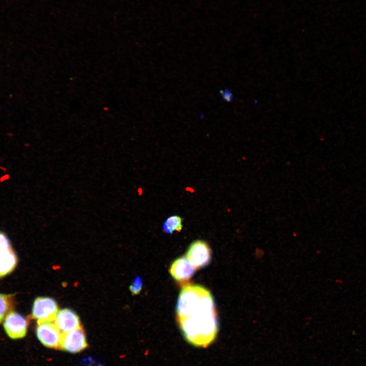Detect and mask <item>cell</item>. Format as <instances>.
Returning <instances> with one entry per match:
<instances>
[{"label": "cell", "instance_id": "cell-5", "mask_svg": "<svg viewBox=\"0 0 366 366\" xmlns=\"http://www.w3.org/2000/svg\"><path fill=\"white\" fill-rule=\"evenodd\" d=\"M88 345L82 327L62 333L59 349L75 353L85 349Z\"/></svg>", "mask_w": 366, "mask_h": 366}, {"label": "cell", "instance_id": "cell-3", "mask_svg": "<svg viewBox=\"0 0 366 366\" xmlns=\"http://www.w3.org/2000/svg\"><path fill=\"white\" fill-rule=\"evenodd\" d=\"M186 258L193 264L195 269L207 265L211 260V250L208 245L203 240H197L189 247Z\"/></svg>", "mask_w": 366, "mask_h": 366}, {"label": "cell", "instance_id": "cell-9", "mask_svg": "<svg viewBox=\"0 0 366 366\" xmlns=\"http://www.w3.org/2000/svg\"><path fill=\"white\" fill-rule=\"evenodd\" d=\"M17 263V256L12 249L0 254V278L10 273Z\"/></svg>", "mask_w": 366, "mask_h": 366}, {"label": "cell", "instance_id": "cell-11", "mask_svg": "<svg viewBox=\"0 0 366 366\" xmlns=\"http://www.w3.org/2000/svg\"><path fill=\"white\" fill-rule=\"evenodd\" d=\"M14 307L13 295L0 294V323Z\"/></svg>", "mask_w": 366, "mask_h": 366}, {"label": "cell", "instance_id": "cell-4", "mask_svg": "<svg viewBox=\"0 0 366 366\" xmlns=\"http://www.w3.org/2000/svg\"><path fill=\"white\" fill-rule=\"evenodd\" d=\"M36 334L44 346L50 348H59L62 332L52 322L38 324L36 328Z\"/></svg>", "mask_w": 366, "mask_h": 366}, {"label": "cell", "instance_id": "cell-1", "mask_svg": "<svg viewBox=\"0 0 366 366\" xmlns=\"http://www.w3.org/2000/svg\"><path fill=\"white\" fill-rule=\"evenodd\" d=\"M177 319L184 338L193 346L206 347L217 337L219 325L215 303L196 308Z\"/></svg>", "mask_w": 366, "mask_h": 366}, {"label": "cell", "instance_id": "cell-12", "mask_svg": "<svg viewBox=\"0 0 366 366\" xmlns=\"http://www.w3.org/2000/svg\"><path fill=\"white\" fill-rule=\"evenodd\" d=\"M11 249L12 248L9 239L4 233L0 232V254Z\"/></svg>", "mask_w": 366, "mask_h": 366}, {"label": "cell", "instance_id": "cell-14", "mask_svg": "<svg viewBox=\"0 0 366 366\" xmlns=\"http://www.w3.org/2000/svg\"><path fill=\"white\" fill-rule=\"evenodd\" d=\"M220 94L223 97V99L228 102H230L233 101V96L232 93L228 89L224 90H221L220 91Z\"/></svg>", "mask_w": 366, "mask_h": 366}, {"label": "cell", "instance_id": "cell-6", "mask_svg": "<svg viewBox=\"0 0 366 366\" xmlns=\"http://www.w3.org/2000/svg\"><path fill=\"white\" fill-rule=\"evenodd\" d=\"M28 322L22 315L12 311L6 317L4 327L7 335L12 339L24 337L27 332Z\"/></svg>", "mask_w": 366, "mask_h": 366}, {"label": "cell", "instance_id": "cell-10", "mask_svg": "<svg viewBox=\"0 0 366 366\" xmlns=\"http://www.w3.org/2000/svg\"><path fill=\"white\" fill-rule=\"evenodd\" d=\"M182 228V218L178 215L168 217L163 225V230L166 234H172L174 231L180 232Z\"/></svg>", "mask_w": 366, "mask_h": 366}, {"label": "cell", "instance_id": "cell-8", "mask_svg": "<svg viewBox=\"0 0 366 366\" xmlns=\"http://www.w3.org/2000/svg\"><path fill=\"white\" fill-rule=\"evenodd\" d=\"M195 270V267L186 257H181L172 263L169 272L175 280L183 282L189 280Z\"/></svg>", "mask_w": 366, "mask_h": 366}, {"label": "cell", "instance_id": "cell-13", "mask_svg": "<svg viewBox=\"0 0 366 366\" xmlns=\"http://www.w3.org/2000/svg\"><path fill=\"white\" fill-rule=\"evenodd\" d=\"M142 281L139 277H137L130 286V290L133 295H137L141 291Z\"/></svg>", "mask_w": 366, "mask_h": 366}, {"label": "cell", "instance_id": "cell-2", "mask_svg": "<svg viewBox=\"0 0 366 366\" xmlns=\"http://www.w3.org/2000/svg\"><path fill=\"white\" fill-rule=\"evenodd\" d=\"M58 308L55 300L50 297H38L34 301L32 317L37 323L54 321Z\"/></svg>", "mask_w": 366, "mask_h": 366}, {"label": "cell", "instance_id": "cell-7", "mask_svg": "<svg viewBox=\"0 0 366 366\" xmlns=\"http://www.w3.org/2000/svg\"><path fill=\"white\" fill-rule=\"evenodd\" d=\"M54 323L62 333L81 327L78 316L72 310L64 309L58 312Z\"/></svg>", "mask_w": 366, "mask_h": 366}]
</instances>
